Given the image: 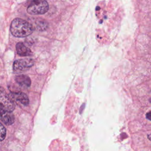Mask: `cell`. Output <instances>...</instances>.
Listing matches in <instances>:
<instances>
[{
    "label": "cell",
    "mask_w": 151,
    "mask_h": 151,
    "mask_svg": "<svg viewBox=\"0 0 151 151\" xmlns=\"http://www.w3.org/2000/svg\"><path fill=\"white\" fill-rule=\"evenodd\" d=\"M34 30L32 25L21 18L14 19L11 24L10 31L16 37H25L31 35Z\"/></svg>",
    "instance_id": "obj_1"
},
{
    "label": "cell",
    "mask_w": 151,
    "mask_h": 151,
    "mask_svg": "<svg viewBox=\"0 0 151 151\" xmlns=\"http://www.w3.org/2000/svg\"><path fill=\"white\" fill-rule=\"evenodd\" d=\"M49 9L45 0H34L28 6L27 12L31 15H41L46 13Z\"/></svg>",
    "instance_id": "obj_2"
},
{
    "label": "cell",
    "mask_w": 151,
    "mask_h": 151,
    "mask_svg": "<svg viewBox=\"0 0 151 151\" xmlns=\"http://www.w3.org/2000/svg\"><path fill=\"white\" fill-rule=\"evenodd\" d=\"M34 60L31 58H22L15 60L13 63V71L15 73H22L27 71L34 65Z\"/></svg>",
    "instance_id": "obj_3"
},
{
    "label": "cell",
    "mask_w": 151,
    "mask_h": 151,
    "mask_svg": "<svg viewBox=\"0 0 151 151\" xmlns=\"http://www.w3.org/2000/svg\"><path fill=\"white\" fill-rule=\"evenodd\" d=\"M0 106L11 112L15 108V104L13 99L2 87H0Z\"/></svg>",
    "instance_id": "obj_4"
},
{
    "label": "cell",
    "mask_w": 151,
    "mask_h": 151,
    "mask_svg": "<svg viewBox=\"0 0 151 151\" xmlns=\"http://www.w3.org/2000/svg\"><path fill=\"white\" fill-rule=\"evenodd\" d=\"M0 120L6 125H11L14 122V116L11 111L0 106Z\"/></svg>",
    "instance_id": "obj_5"
},
{
    "label": "cell",
    "mask_w": 151,
    "mask_h": 151,
    "mask_svg": "<svg viewBox=\"0 0 151 151\" xmlns=\"http://www.w3.org/2000/svg\"><path fill=\"white\" fill-rule=\"evenodd\" d=\"M11 97L17 102H19L24 106H28L29 104V99L26 94L21 91L18 92H12L11 93Z\"/></svg>",
    "instance_id": "obj_6"
},
{
    "label": "cell",
    "mask_w": 151,
    "mask_h": 151,
    "mask_svg": "<svg viewBox=\"0 0 151 151\" xmlns=\"http://www.w3.org/2000/svg\"><path fill=\"white\" fill-rule=\"evenodd\" d=\"M16 50L17 54L20 56L27 57L32 55V52L31 50L27 47L22 42H18L17 44Z\"/></svg>",
    "instance_id": "obj_7"
},
{
    "label": "cell",
    "mask_w": 151,
    "mask_h": 151,
    "mask_svg": "<svg viewBox=\"0 0 151 151\" xmlns=\"http://www.w3.org/2000/svg\"><path fill=\"white\" fill-rule=\"evenodd\" d=\"M15 80L19 86L24 87H29L31 84L30 78L24 74H19L17 76Z\"/></svg>",
    "instance_id": "obj_8"
},
{
    "label": "cell",
    "mask_w": 151,
    "mask_h": 151,
    "mask_svg": "<svg viewBox=\"0 0 151 151\" xmlns=\"http://www.w3.org/2000/svg\"><path fill=\"white\" fill-rule=\"evenodd\" d=\"M48 23L44 20L38 21L36 23V28L39 31H44L48 28Z\"/></svg>",
    "instance_id": "obj_9"
},
{
    "label": "cell",
    "mask_w": 151,
    "mask_h": 151,
    "mask_svg": "<svg viewBox=\"0 0 151 151\" xmlns=\"http://www.w3.org/2000/svg\"><path fill=\"white\" fill-rule=\"evenodd\" d=\"M6 130L5 127L2 125L1 123H0V141H2L5 139L6 137Z\"/></svg>",
    "instance_id": "obj_10"
},
{
    "label": "cell",
    "mask_w": 151,
    "mask_h": 151,
    "mask_svg": "<svg viewBox=\"0 0 151 151\" xmlns=\"http://www.w3.org/2000/svg\"><path fill=\"white\" fill-rule=\"evenodd\" d=\"M146 118H147L148 120H149L151 121V111H150L149 112L147 113V114H146Z\"/></svg>",
    "instance_id": "obj_11"
}]
</instances>
